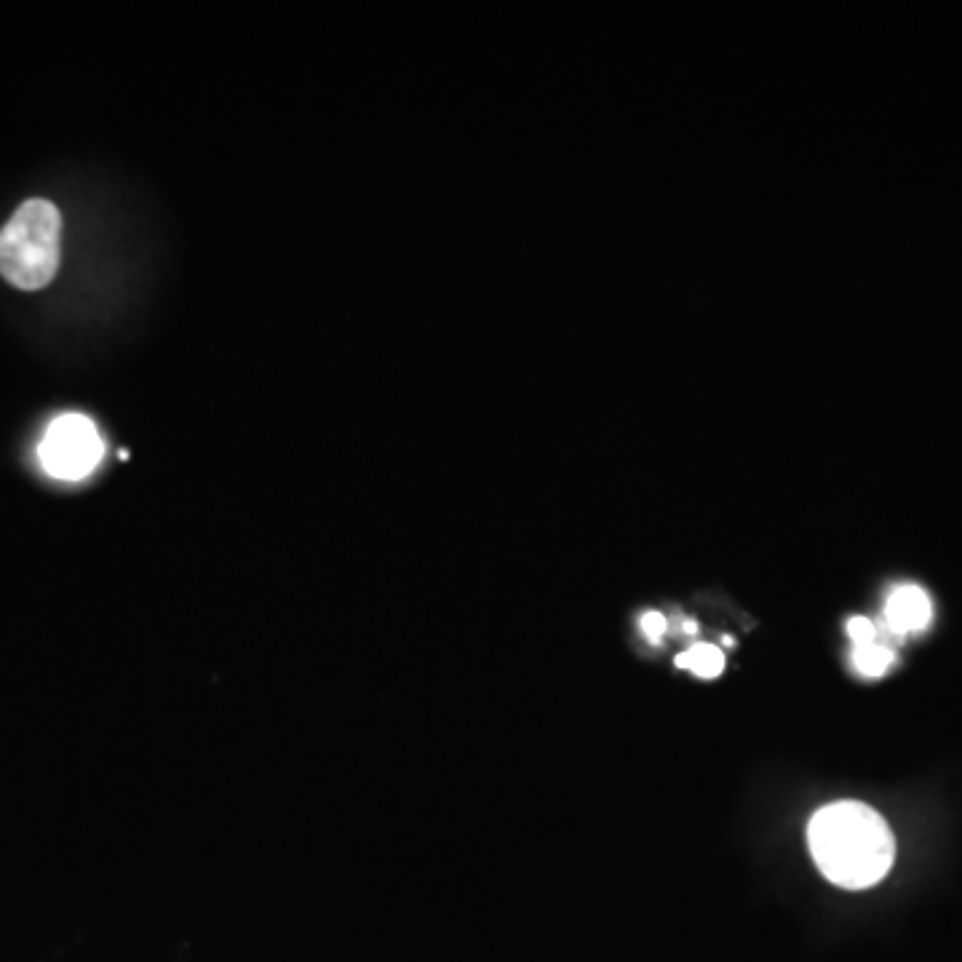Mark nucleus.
I'll list each match as a JSON object with an SVG mask.
<instances>
[{
	"label": "nucleus",
	"instance_id": "obj_1",
	"mask_svg": "<svg viewBox=\"0 0 962 962\" xmlns=\"http://www.w3.org/2000/svg\"><path fill=\"white\" fill-rule=\"evenodd\" d=\"M808 840L826 880L848 890L877 885L896 856L885 818L864 802L850 799L818 810L810 821Z\"/></svg>",
	"mask_w": 962,
	"mask_h": 962
},
{
	"label": "nucleus",
	"instance_id": "obj_2",
	"mask_svg": "<svg viewBox=\"0 0 962 962\" xmlns=\"http://www.w3.org/2000/svg\"><path fill=\"white\" fill-rule=\"evenodd\" d=\"M62 217L46 198H30L0 230V273L17 289L35 292L57 276Z\"/></svg>",
	"mask_w": 962,
	"mask_h": 962
},
{
	"label": "nucleus",
	"instance_id": "obj_5",
	"mask_svg": "<svg viewBox=\"0 0 962 962\" xmlns=\"http://www.w3.org/2000/svg\"><path fill=\"white\" fill-rule=\"evenodd\" d=\"M679 669L695 671L701 679H714L725 671V655L714 645H693L677 658Z\"/></svg>",
	"mask_w": 962,
	"mask_h": 962
},
{
	"label": "nucleus",
	"instance_id": "obj_6",
	"mask_svg": "<svg viewBox=\"0 0 962 962\" xmlns=\"http://www.w3.org/2000/svg\"><path fill=\"white\" fill-rule=\"evenodd\" d=\"M890 663H893V653H890V647L882 645L880 639L872 642V645L856 647V650H853V666H856L864 677H882V674L890 669Z\"/></svg>",
	"mask_w": 962,
	"mask_h": 962
},
{
	"label": "nucleus",
	"instance_id": "obj_4",
	"mask_svg": "<svg viewBox=\"0 0 962 962\" xmlns=\"http://www.w3.org/2000/svg\"><path fill=\"white\" fill-rule=\"evenodd\" d=\"M933 607L928 594L920 586H901L890 594L885 604V620L893 634L904 636L912 631H922L930 623Z\"/></svg>",
	"mask_w": 962,
	"mask_h": 962
},
{
	"label": "nucleus",
	"instance_id": "obj_8",
	"mask_svg": "<svg viewBox=\"0 0 962 962\" xmlns=\"http://www.w3.org/2000/svg\"><path fill=\"white\" fill-rule=\"evenodd\" d=\"M642 634L647 636V642L661 645L663 634H666V618H663L661 612H645V618H642Z\"/></svg>",
	"mask_w": 962,
	"mask_h": 962
},
{
	"label": "nucleus",
	"instance_id": "obj_3",
	"mask_svg": "<svg viewBox=\"0 0 962 962\" xmlns=\"http://www.w3.org/2000/svg\"><path fill=\"white\" fill-rule=\"evenodd\" d=\"M105 444L97 425L83 415H62L49 425L41 441V463L54 479H86L102 460Z\"/></svg>",
	"mask_w": 962,
	"mask_h": 962
},
{
	"label": "nucleus",
	"instance_id": "obj_7",
	"mask_svg": "<svg viewBox=\"0 0 962 962\" xmlns=\"http://www.w3.org/2000/svg\"><path fill=\"white\" fill-rule=\"evenodd\" d=\"M848 636L856 647L872 645V642H877V626L869 618L858 615V618L848 620Z\"/></svg>",
	"mask_w": 962,
	"mask_h": 962
}]
</instances>
